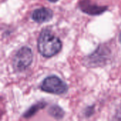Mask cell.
<instances>
[{
  "label": "cell",
  "instance_id": "6da1fadb",
  "mask_svg": "<svg viewBox=\"0 0 121 121\" xmlns=\"http://www.w3.org/2000/svg\"><path fill=\"white\" fill-rule=\"evenodd\" d=\"M62 44L59 38L48 29H44L40 33L38 39V50L45 57H51L57 55L62 49Z\"/></svg>",
  "mask_w": 121,
  "mask_h": 121
},
{
  "label": "cell",
  "instance_id": "7a4b0ae2",
  "mask_svg": "<svg viewBox=\"0 0 121 121\" xmlns=\"http://www.w3.org/2000/svg\"><path fill=\"white\" fill-rule=\"evenodd\" d=\"M111 55L109 48L105 45H100L91 55L84 58V65L89 67H97L105 65Z\"/></svg>",
  "mask_w": 121,
  "mask_h": 121
},
{
  "label": "cell",
  "instance_id": "3957f363",
  "mask_svg": "<svg viewBox=\"0 0 121 121\" xmlns=\"http://www.w3.org/2000/svg\"><path fill=\"white\" fill-rule=\"evenodd\" d=\"M33 52L30 48L24 46L21 48L13 57L12 65L16 72L26 70L33 62Z\"/></svg>",
  "mask_w": 121,
  "mask_h": 121
},
{
  "label": "cell",
  "instance_id": "277c9868",
  "mask_svg": "<svg viewBox=\"0 0 121 121\" xmlns=\"http://www.w3.org/2000/svg\"><path fill=\"white\" fill-rule=\"evenodd\" d=\"M42 91L52 94H63L68 91L67 84L58 77L52 75L46 77L40 85Z\"/></svg>",
  "mask_w": 121,
  "mask_h": 121
},
{
  "label": "cell",
  "instance_id": "5b68a950",
  "mask_svg": "<svg viewBox=\"0 0 121 121\" xmlns=\"http://www.w3.org/2000/svg\"><path fill=\"white\" fill-rule=\"evenodd\" d=\"M79 6L82 11L91 16L100 15L108 9L107 6H98L90 0H81L79 2Z\"/></svg>",
  "mask_w": 121,
  "mask_h": 121
},
{
  "label": "cell",
  "instance_id": "8992f818",
  "mask_svg": "<svg viewBox=\"0 0 121 121\" xmlns=\"http://www.w3.org/2000/svg\"><path fill=\"white\" fill-rule=\"evenodd\" d=\"M52 11L46 7H41L35 9L31 15L32 19L39 23L50 21L52 18Z\"/></svg>",
  "mask_w": 121,
  "mask_h": 121
},
{
  "label": "cell",
  "instance_id": "52a82bcc",
  "mask_svg": "<svg viewBox=\"0 0 121 121\" xmlns=\"http://www.w3.org/2000/svg\"><path fill=\"white\" fill-rule=\"evenodd\" d=\"M46 104H47L45 101H40V102H38V103L33 105L29 109H28V111H26L23 113V118H30L31 116H33V115H35L38 111V110L43 108L46 106Z\"/></svg>",
  "mask_w": 121,
  "mask_h": 121
},
{
  "label": "cell",
  "instance_id": "ba28073f",
  "mask_svg": "<svg viewBox=\"0 0 121 121\" xmlns=\"http://www.w3.org/2000/svg\"><path fill=\"white\" fill-rule=\"evenodd\" d=\"M48 113L50 116L53 117L55 119H62L65 116V112L62 108H61L57 105H53L52 106L49 110Z\"/></svg>",
  "mask_w": 121,
  "mask_h": 121
},
{
  "label": "cell",
  "instance_id": "9c48e42d",
  "mask_svg": "<svg viewBox=\"0 0 121 121\" xmlns=\"http://www.w3.org/2000/svg\"><path fill=\"white\" fill-rule=\"evenodd\" d=\"M117 118H118V119H119V120H121V109L119 110V111H118V114H117Z\"/></svg>",
  "mask_w": 121,
  "mask_h": 121
},
{
  "label": "cell",
  "instance_id": "30bf717a",
  "mask_svg": "<svg viewBox=\"0 0 121 121\" xmlns=\"http://www.w3.org/2000/svg\"><path fill=\"white\" fill-rule=\"evenodd\" d=\"M48 1H50V2H52V3H55V2H57V1H59V0H48Z\"/></svg>",
  "mask_w": 121,
  "mask_h": 121
},
{
  "label": "cell",
  "instance_id": "8fae6325",
  "mask_svg": "<svg viewBox=\"0 0 121 121\" xmlns=\"http://www.w3.org/2000/svg\"><path fill=\"white\" fill-rule=\"evenodd\" d=\"M119 42L121 43V33L119 34Z\"/></svg>",
  "mask_w": 121,
  "mask_h": 121
}]
</instances>
